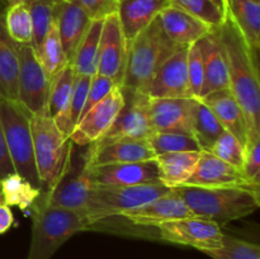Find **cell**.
<instances>
[{
  "label": "cell",
  "mask_w": 260,
  "mask_h": 259,
  "mask_svg": "<svg viewBox=\"0 0 260 259\" xmlns=\"http://www.w3.org/2000/svg\"><path fill=\"white\" fill-rule=\"evenodd\" d=\"M225 53L228 63L229 90L240 104L249 135L260 134V85L258 53L254 52L238 28L229 18L213 30Z\"/></svg>",
  "instance_id": "cell-1"
},
{
  "label": "cell",
  "mask_w": 260,
  "mask_h": 259,
  "mask_svg": "<svg viewBox=\"0 0 260 259\" xmlns=\"http://www.w3.org/2000/svg\"><path fill=\"white\" fill-rule=\"evenodd\" d=\"M196 216L228 223L255 212L260 206L258 188L250 187H190L173 188Z\"/></svg>",
  "instance_id": "cell-2"
},
{
  "label": "cell",
  "mask_w": 260,
  "mask_h": 259,
  "mask_svg": "<svg viewBox=\"0 0 260 259\" xmlns=\"http://www.w3.org/2000/svg\"><path fill=\"white\" fill-rule=\"evenodd\" d=\"M83 231H89L83 215L51 205L42 196L33 205L27 259H51L69 239Z\"/></svg>",
  "instance_id": "cell-3"
},
{
  "label": "cell",
  "mask_w": 260,
  "mask_h": 259,
  "mask_svg": "<svg viewBox=\"0 0 260 259\" xmlns=\"http://www.w3.org/2000/svg\"><path fill=\"white\" fill-rule=\"evenodd\" d=\"M178 50L180 47L167 37L159 18H155L129 42L122 89L145 94L160 65Z\"/></svg>",
  "instance_id": "cell-4"
},
{
  "label": "cell",
  "mask_w": 260,
  "mask_h": 259,
  "mask_svg": "<svg viewBox=\"0 0 260 259\" xmlns=\"http://www.w3.org/2000/svg\"><path fill=\"white\" fill-rule=\"evenodd\" d=\"M36 167L42 190H51L68 175L71 164V140L57 127L48 112L30 114Z\"/></svg>",
  "instance_id": "cell-5"
},
{
  "label": "cell",
  "mask_w": 260,
  "mask_h": 259,
  "mask_svg": "<svg viewBox=\"0 0 260 259\" xmlns=\"http://www.w3.org/2000/svg\"><path fill=\"white\" fill-rule=\"evenodd\" d=\"M0 122L14 172L42 190L33 152L30 114L17 101L0 96Z\"/></svg>",
  "instance_id": "cell-6"
},
{
  "label": "cell",
  "mask_w": 260,
  "mask_h": 259,
  "mask_svg": "<svg viewBox=\"0 0 260 259\" xmlns=\"http://www.w3.org/2000/svg\"><path fill=\"white\" fill-rule=\"evenodd\" d=\"M170 190H172L170 188L165 187L161 183L124 185V187L93 185L86 207L81 215L84 216L90 228V225L103 218L122 215L127 211L135 210L150 201L167 195Z\"/></svg>",
  "instance_id": "cell-7"
},
{
  "label": "cell",
  "mask_w": 260,
  "mask_h": 259,
  "mask_svg": "<svg viewBox=\"0 0 260 259\" xmlns=\"http://www.w3.org/2000/svg\"><path fill=\"white\" fill-rule=\"evenodd\" d=\"M17 51L19 61L17 102L29 114L46 113L48 112L50 80L32 46L17 43Z\"/></svg>",
  "instance_id": "cell-8"
},
{
  "label": "cell",
  "mask_w": 260,
  "mask_h": 259,
  "mask_svg": "<svg viewBox=\"0 0 260 259\" xmlns=\"http://www.w3.org/2000/svg\"><path fill=\"white\" fill-rule=\"evenodd\" d=\"M156 228L159 231V240L192 246L202 253L220 248L225 235L218 223L200 216L162 222L156 225Z\"/></svg>",
  "instance_id": "cell-9"
},
{
  "label": "cell",
  "mask_w": 260,
  "mask_h": 259,
  "mask_svg": "<svg viewBox=\"0 0 260 259\" xmlns=\"http://www.w3.org/2000/svg\"><path fill=\"white\" fill-rule=\"evenodd\" d=\"M129 99L126 95V103L119 112L111 128L94 144L95 146L106 145L118 140H147L154 134L151 116H150V98L140 91H128ZM123 91V93H124Z\"/></svg>",
  "instance_id": "cell-10"
},
{
  "label": "cell",
  "mask_w": 260,
  "mask_h": 259,
  "mask_svg": "<svg viewBox=\"0 0 260 259\" xmlns=\"http://www.w3.org/2000/svg\"><path fill=\"white\" fill-rule=\"evenodd\" d=\"M124 103L126 96L123 89L121 86H113L101 102L79 119L70 134L71 142L79 146H86L98 141L114 123Z\"/></svg>",
  "instance_id": "cell-11"
},
{
  "label": "cell",
  "mask_w": 260,
  "mask_h": 259,
  "mask_svg": "<svg viewBox=\"0 0 260 259\" xmlns=\"http://www.w3.org/2000/svg\"><path fill=\"white\" fill-rule=\"evenodd\" d=\"M128 43L122 30L118 14H112L103 20L101 42H99L96 74L107 76L121 86L126 70Z\"/></svg>",
  "instance_id": "cell-12"
},
{
  "label": "cell",
  "mask_w": 260,
  "mask_h": 259,
  "mask_svg": "<svg viewBox=\"0 0 260 259\" xmlns=\"http://www.w3.org/2000/svg\"><path fill=\"white\" fill-rule=\"evenodd\" d=\"M187 53L188 47L180 48L160 65L145 91L149 98H193L188 79Z\"/></svg>",
  "instance_id": "cell-13"
},
{
  "label": "cell",
  "mask_w": 260,
  "mask_h": 259,
  "mask_svg": "<svg viewBox=\"0 0 260 259\" xmlns=\"http://www.w3.org/2000/svg\"><path fill=\"white\" fill-rule=\"evenodd\" d=\"M83 168L88 173L91 184L101 187H124L160 183L159 170L155 159L150 161Z\"/></svg>",
  "instance_id": "cell-14"
},
{
  "label": "cell",
  "mask_w": 260,
  "mask_h": 259,
  "mask_svg": "<svg viewBox=\"0 0 260 259\" xmlns=\"http://www.w3.org/2000/svg\"><path fill=\"white\" fill-rule=\"evenodd\" d=\"M156 157L147 140H118L106 145H90L84 167L150 161Z\"/></svg>",
  "instance_id": "cell-15"
},
{
  "label": "cell",
  "mask_w": 260,
  "mask_h": 259,
  "mask_svg": "<svg viewBox=\"0 0 260 259\" xmlns=\"http://www.w3.org/2000/svg\"><path fill=\"white\" fill-rule=\"evenodd\" d=\"M184 185L190 187H250L238 168L218 159L208 150H202L196 169ZM259 189V188H258Z\"/></svg>",
  "instance_id": "cell-16"
},
{
  "label": "cell",
  "mask_w": 260,
  "mask_h": 259,
  "mask_svg": "<svg viewBox=\"0 0 260 259\" xmlns=\"http://www.w3.org/2000/svg\"><path fill=\"white\" fill-rule=\"evenodd\" d=\"M194 99L150 98V116L154 131L182 134L193 137L192 112Z\"/></svg>",
  "instance_id": "cell-17"
},
{
  "label": "cell",
  "mask_w": 260,
  "mask_h": 259,
  "mask_svg": "<svg viewBox=\"0 0 260 259\" xmlns=\"http://www.w3.org/2000/svg\"><path fill=\"white\" fill-rule=\"evenodd\" d=\"M121 216L126 217L136 225L156 226L162 222L179 220L184 217L196 216L189 207L185 205L179 195L170 190L167 195L152 200L135 210L127 211Z\"/></svg>",
  "instance_id": "cell-18"
},
{
  "label": "cell",
  "mask_w": 260,
  "mask_h": 259,
  "mask_svg": "<svg viewBox=\"0 0 260 259\" xmlns=\"http://www.w3.org/2000/svg\"><path fill=\"white\" fill-rule=\"evenodd\" d=\"M157 18L167 37L180 48L189 47L212 32L205 23L172 5L164 8Z\"/></svg>",
  "instance_id": "cell-19"
},
{
  "label": "cell",
  "mask_w": 260,
  "mask_h": 259,
  "mask_svg": "<svg viewBox=\"0 0 260 259\" xmlns=\"http://www.w3.org/2000/svg\"><path fill=\"white\" fill-rule=\"evenodd\" d=\"M53 17L68 62L71 63L79 43L83 40L91 20L81 8L71 2L53 4Z\"/></svg>",
  "instance_id": "cell-20"
},
{
  "label": "cell",
  "mask_w": 260,
  "mask_h": 259,
  "mask_svg": "<svg viewBox=\"0 0 260 259\" xmlns=\"http://www.w3.org/2000/svg\"><path fill=\"white\" fill-rule=\"evenodd\" d=\"M203 55V85L201 98L208 94L230 88L225 53L215 33L211 32L200 40Z\"/></svg>",
  "instance_id": "cell-21"
},
{
  "label": "cell",
  "mask_w": 260,
  "mask_h": 259,
  "mask_svg": "<svg viewBox=\"0 0 260 259\" xmlns=\"http://www.w3.org/2000/svg\"><path fill=\"white\" fill-rule=\"evenodd\" d=\"M201 101L213 112L225 131L230 132L241 144L245 145L249 136L245 114L229 89L208 94L201 98Z\"/></svg>",
  "instance_id": "cell-22"
},
{
  "label": "cell",
  "mask_w": 260,
  "mask_h": 259,
  "mask_svg": "<svg viewBox=\"0 0 260 259\" xmlns=\"http://www.w3.org/2000/svg\"><path fill=\"white\" fill-rule=\"evenodd\" d=\"M169 0H123L119 2L118 18L127 43L134 41L140 32L145 29L164 8Z\"/></svg>",
  "instance_id": "cell-23"
},
{
  "label": "cell",
  "mask_w": 260,
  "mask_h": 259,
  "mask_svg": "<svg viewBox=\"0 0 260 259\" xmlns=\"http://www.w3.org/2000/svg\"><path fill=\"white\" fill-rule=\"evenodd\" d=\"M74 71L71 63H68L56 78L51 81L50 95H48V112L58 128L68 137L73 132V124L70 118V103L73 94Z\"/></svg>",
  "instance_id": "cell-24"
},
{
  "label": "cell",
  "mask_w": 260,
  "mask_h": 259,
  "mask_svg": "<svg viewBox=\"0 0 260 259\" xmlns=\"http://www.w3.org/2000/svg\"><path fill=\"white\" fill-rule=\"evenodd\" d=\"M91 187L93 184L90 182V178L83 168L81 172L75 177L68 178L66 175L56 187H53L51 190H46L43 193V197L51 205L68 208L81 215L88 203Z\"/></svg>",
  "instance_id": "cell-25"
},
{
  "label": "cell",
  "mask_w": 260,
  "mask_h": 259,
  "mask_svg": "<svg viewBox=\"0 0 260 259\" xmlns=\"http://www.w3.org/2000/svg\"><path fill=\"white\" fill-rule=\"evenodd\" d=\"M200 155L201 151H178L156 155L155 163L159 170L160 183L170 189L184 185L194 172Z\"/></svg>",
  "instance_id": "cell-26"
},
{
  "label": "cell",
  "mask_w": 260,
  "mask_h": 259,
  "mask_svg": "<svg viewBox=\"0 0 260 259\" xmlns=\"http://www.w3.org/2000/svg\"><path fill=\"white\" fill-rule=\"evenodd\" d=\"M226 14L235 24L249 47L260 48V0H225Z\"/></svg>",
  "instance_id": "cell-27"
},
{
  "label": "cell",
  "mask_w": 260,
  "mask_h": 259,
  "mask_svg": "<svg viewBox=\"0 0 260 259\" xmlns=\"http://www.w3.org/2000/svg\"><path fill=\"white\" fill-rule=\"evenodd\" d=\"M18 51L17 43L8 35L4 14L0 12V96L17 101L18 83Z\"/></svg>",
  "instance_id": "cell-28"
},
{
  "label": "cell",
  "mask_w": 260,
  "mask_h": 259,
  "mask_svg": "<svg viewBox=\"0 0 260 259\" xmlns=\"http://www.w3.org/2000/svg\"><path fill=\"white\" fill-rule=\"evenodd\" d=\"M103 20L104 19L91 20L83 40L79 43L73 61H71V66L75 74L86 76H93L94 74H96Z\"/></svg>",
  "instance_id": "cell-29"
},
{
  "label": "cell",
  "mask_w": 260,
  "mask_h": 259,
  "mask_svg": "<svg viewBox=\"0 0 260 259\" xmlns=\"http://www.w3.org/2000/svg\"><path fill=\"white\" fill-rule=\"evenodd\" d=\"M0 188L5 205L9 207L15 206L22 211L33 207V205L42 195L40 188L35 187L24 177L15 172L0 179Z\"/></svg>",
  "instance_id": "cell-30"
},
{
  "label": "cell",
  "mask_w": 260,
  "mask_h": 259,
  "mask_svg": "<svg viewBox=\"0 0 260 259\" xmlns=\"http://www.w3.org/2000/svg\"><path fill=\"white\" fill-rule=\"evenodd\" d=\"M36 56L42 65L43 70H45L46 75L50 80V84L56 78V75L69 63L65 52H63L55 17H53V22L51 24L50 30L43 38L40 48L36 51Z\"/></svg>",
  "instance_id": "cell-31"
},
{
  "label": "cell",
  "mask_w": 260,
  "mask_h": 259,
  "mask_svg": "<svg viewBox=\"0 0 260 259\" xmlns=\"http://www.w3.org/2000/svg\"><path fill=\"white\" fill-rule=\"evenodd\" d=\"M193 137L202 150H210L225 130L213 112L201 99H194L192 112Z\"/></svg>",
  "instance_id": "cell-32"
},
{
  "label": "cell",
  "mask_w": 260,
  "mask_h": 259,
  "mask_svg": "<svg viewBox=\"0 0 260 259\" xmlns=\"http://www.w3.org/2000/svg\"><path fill=\"white\" fill-rule=\"evenodd\" d=\"M169 5L201 20L208 25L212 32L221 27L228 18L225 10L221 9L212 0H169Z\"/></svg>",
  "instance_id": "cell-33"
},
{
  "label": "cell",
  "mask_w": 260,
  "mask_h": 259,
  "mask_svg": "<svg viewBox=\"0 0 260 259\" xmlns=\"http://www.w3.org/2000/svg\"><path fill=\"white\" fill-rule=\"evenodd\" d=\"M4 23L8 35L15 43L30 45L32 19H30L29 8L25 3L8 7L4 13Z\"/></svg>",
  "instance_id": "cell-34"
},
{
  "label": "cell",
  "mask_w": 260,
  "mask_h": 259,
  "mask_svg": "<svg viewBox=\"0 0 260 259\" xmlns=\"http://www.w3.org/2000/svg\"><path fill=\"white\" fill-rule=\"evenodd\" d=\"M147 141L156 155L178 151H202V147L194 137L188 135L155 131Z\"/></svg>",
  "instance_id": "cell-35"
},
{
  "label": "cell",
  "mask_w": 260,
  "mask_h": 259,
  "mask_svg": "<svg viewBox=\"0 0 260 259\" xmlns=\"http://www.w3.org/2000/svg\"><path fill=\"white\" fill-rule=\"evenodd\" d=\"M32 19V42L30 46L36 51L40 48L43 38L50 30L53 22V3L45 0H29L27 3Z\"/></svg>",
  "instance_id": "cell-36"
},
{
  "label": "cell",
  "mask_w": 260,
  "mask_h": 259,
  "mask_svg": "<svg viewBox=\"0 0 260 259\" xmlns=\"http://www.w3.org/2000/svg\"><path fill=\"white\" fill-rule=\"evenodd\" d=\"M205 254L212 259H260V248L258 244L223 235L222 245Z\"/></svg>",
  "instance_id": "cell-37"
},
{
  "label": "cell",
  "mask_w": 260,
  "mask_h": 259,
  "mask_svg": "<svg viewBox=\"0 0 260 259\" xmlns=\"http://www.w3.org/2000/svg\"><path fill=\"white\" fill-rule=\"evenodd\" d=\"M208 151L243 172L244 145L230 132L223 131Z\"/></svg>",
  "instance_id": "cell-38"
},
{
  "label": "cell",
  "mask_w": 260,
  "mask_h": 259,
  "mask_svg": "<svg viewBox=\"0 0 260 259\" xmlns=\"http://www.w3.org/2000/svg\"><path fill=\"white\" fill-rule=\"evenodd\" d=\"M243 174L248 183L259 188L260 183V134L249 135L244 145Z\"/></svg>",
  "instance_id": "cell-39"
},
{
  "label": "cell",
  "mask_w": 260,
  "mask_h": 259,
  "mask_svg": "<svg viewBox=\"0 0 260 259\" xmlns=\"http://www.w3.org/2000/svg\"><path fill=\"white\" fill-rule=\"evenodd\" d=\"M187 70L192 96L200 99L203 85V55L200 41L188 47Z\"/></svg>",
  "instance_id": "cell-40"
},
{
  "label": "cell",
  "mask_w": 260,
  "mask_h": 259,
  "mask_svg": "<svg viewBox=\"0 0 260 259\" xmlns=\"http://www.w3.org/2000/svg\"><path fill=\"white\" fill-rule=\"evenodd\" d=\"M90 80L91 76L79 75V74H75V78H74L73 94H71L70 103V118L73 130L79 122V119H80L81 113H83L84 104H85L89 86H90Z\"/></svg>",
  "instance_id": "cell-41"
},
{
  "label": "cell",
  "mask_w": 260,
  "mask_h": 259,
  "mask_svg": "<svg viewBox=\"0 0 260 259\" xmlns=\"http://www.w3.org/2000/svg\"><path fill=\"white\" fill-rule=\"evenodd\" d=\"M83 9L90 20L106 19L118 13L119 0H68Z\"/></svg>",
  "instance_id": "cell-42"
},
{
  "label": "cell",
  "mask_w": 260,
  "mask_h": 259,
  "mask_svg": "<svg viewBox=\"0 0 260 259\" xmlns=\"http://www.w3.org/2000/svg\"><path fill=\"white\" fill-rule=\"evenodd\" d=\"M113 86L117 85H114V83L109 78L101 75V74H94V75L91 76L90 86H89L88 95H86V101L85 104H84L81 117H83L91 107H94L98 102H101L102 99L111 91V89L113 88Z\"/></svg>",
  "instance_id": "cell-43"
},
{
  "label": "cell",
  "mask_w": 260,
  "mask_h": 259,
  "mask_svg": "<svg viewBox=\"0 0 260 259\" xmlns=\"http://www.w3.org/2000/svg\"><path fill=\"white\" fill-rule=\"evenodd\" d=\"M10 173H14V168H13L9 154H8L7 144H5L4 134H3L2 128V122H0V179L7 177Z\"/></svg>",
  "instance_id": "cell-44"
},
{
  "label": "cell",
  "mask_w": 260,
  "mask_h": 259,
  "mask_svg": "<svg viewBox=\"0 0 260 259\" xmlns=\"http://www.w3.org/2000/svg\"><path fill=\"white\" fill-rule=\"evenodd\" d=\"M14 223V216H13L12 208L4 202L0 203V235L10 230Z\"/></svg>",
  "instance_id": "cell-45"
},
{
  "label": "cell",
  "mask_w": 260,
  "mask_h": 259,
  "mask_svg": "<svg viewBox=\"0 0 260 259\" xmlns=\"http://www.w3.org/2000/svg\"><path fill=\"white\" fill-rule=\"evenodd\" d=\"M5 3L8 4V7H10V5H15V4H20V3H25L27 4L29 0H4Z\"/></svg>",
  "instance_id": "cell-46"
},
{
  "label": "cell",
  "mask_w": 260,
  "mask_h": 259,
  "mask_svg": "<svg viewBox=\"0 0 260 259\" xmlns=\"http://www.w3.org/2000/svg\"><path fill=\"white\" fill-rule=\"evenodd\" d=\"M213 3H215V4H217L218 7L221 8V9H223L226 12V2L225 0H212Z\"/></svg>",
  "instance_id": "cell-47"
},
{
  "label": "cell",
  "mask_w": 260,
  "mask_h": 259,
  "mask_svg": "<svg viewBox=\"0 0 260 259\" xmlns=\"http://www.w3.org/2000/svg\"><path fill=\"white\" fill-rule=\"evenodd\" d=\"M63 2H68V0H52L53 4H58V3H63Z\"/></svg>",
  "instance_id": "cell-48"
},
{
  "label": "cell",
  "mask_w": 260,
  "mask_h": 259,
  "mask_svg": "<svg viewBox=\"0 0 260 259\" xmlns=\"http://www.w3.org/2000/svg\"><path fill=\"white\" fill-rule=\"evenodd\" d=\"M4 202V200H3V193H2V188H0V203Z\"/></svg>",
  "instance_id": "cell-49"
},
{
  "label": "cell",
  "mask_w": 260,
  "mask_h": 259,
  "mask_svg": "<svg viewBox=\"0 0 260 259\" xmlns=\"http://www.w3.org/2000/svg\"><path fill=\"white\" fill-rule=\"evenodd\" d=\"M3 3H4V0H0V8H2V5H3ZM0 12H2V10H0Z\"/></svg>",
  "instance_id": "cell-50"
},
{
  "label": "cell",
  "mask_w": 260,
  "mask_h": 259,
  "mask_svg": "<svg viewBox=\"0 0 260 259\" xmlns=\"http://www.w3.org/2000/svg\"><path fill=\"white\" fill-rule=\"evenodd\" d=\"M45 2H52V0H45Z\"/></svg>",
  "instance_id": "cell-51"
},
{
  "label": "cell",
  "mask_w": 260,
  "mask_h": 259,
  "mask_svg": "<svg viewBox=\"0 0 260 259\" xmlns=\"http://www.w3.org/2000/svg\"><path fill=\"white\" fill-rule=\"evenodd\" d=\"M119 2H123V0H119Z\"/></svg>",
  "instance_id": "cell-52"
}]
</instances>
